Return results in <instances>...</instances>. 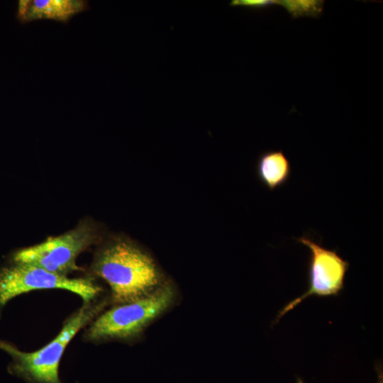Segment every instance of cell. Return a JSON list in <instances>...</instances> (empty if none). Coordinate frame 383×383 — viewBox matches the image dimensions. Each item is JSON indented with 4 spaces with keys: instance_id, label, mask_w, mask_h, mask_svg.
<instances>
[{
    "instance_id": "6da1fadb",
    "label": "cell",
    "mask_w": 383,
    "mask_h": 383,
    "mask_svg": "<svg viewBox=\"0 0 383 383\" xmlns=\"http://www.w3.org/2000/svg\"><path fill=\"white\" fill-rule=\"evenodd\" d=\"M91 269L108 284L116 305L142 299L164 282L152 257L123 238L106 243L95 254Z\"/></svg>"
},
{
    "instance_id": "7a4b0ae2",
    "label": "cell",
    "mask_w": 383,
    "mask_h": 383,
    "mask_svg": "<svg viewBox=\"0 0 383 383\" xmlns=\"http://www.w3.org/2000/svg\"><path fill=\"white\" fill-rule=\"evenodd\" d=\"M105 301L84 303L64 323L61 331L48 344L31 353L19 350L0 340V349L12 358L8 370L26 383H62L59 375L61 358L74 335L103 309Z\"/></svg>"
},
{
    "instance_id": "3957f363",
    "label": "cell",
    "mask_w": 383,
    "mask_h": 383,
    "mask_svg": "<svg viewBox=\"0 0 383 383\" xmlns=\"http://www.w3.org/2000/svg\"><path fill=\"white\" fill-rule=\"evenodd\" d=\"M174 297L173 286L163 282L149 295L116 305L99 316L85 331L84 338L94 343L133 339L169 309Z\"/></svg>"
},
{
    "instance_id": "277c9868",
    "label": "cell",
    "mask_w": 383,
    "mask_h": 383,
    "mask_svg": "<svg viewBox=\"0 0 383 383\" xmlns=\"http://www.w3.org/2000/svg\"><path fill=\"white\" fill-rule=\"evenodd\" d=\"M99 239L96 226L90 220L84 219L62 235L48 238L40 243L19 250L13 255V261L67 276L80 269L76 263L78 255Z\"/></svg>"
},
{
    "instance_id": "5b68a950",
    "label": "cell",
    "mask_w": 383,
    "mask_h": 383,
    "mask_svg": "<svg viewBox=\"0 0 383 383\" xmlns=\"http://www.w3.org/2000/svg\"><path fill=\"white\" fill-rule=\"evenodd\" d=\"M50 289L72 292L84 303L93 301L102 291L91 278H69L30 264L15 262L0 270V307L24 293Z\"/></svg>"
},
{
    "instance_id": "8992f818",
    "label": "cell",
    "mask_w": 383,
    "mask_h": 383,
    "mask_svg": "<svg viewBox=\"0 0 383 383\" xmlns=\"http://www.w3.org/2000/svg\"><path fill=\"white\" fill-rule=\"evenodd\" d=\"M296 240L309 248V288L300 296L288 303L279 312L275 322L309 296H336L344 287V279L349 262L343 259L335 250H329L307 235Z\"/></svg>"
},
{
    "instance_id": "52a82bcc",
    "label": "cell",
    "mask_w": 383,
    "mask_h": 383,
    "mask_svg": "<svg viewBox=\"0 0 383 383\" xmlns=\"http://www.w3.org/2000/svg\"><path fill=\"white\" fill-rule=\"evenodd\" d=\"M89 9L87 0H19L16 18L22 24L39 20L66 24L74 16Z\"/></svg>"
},
{
    "instance_id": "ba28073f",
    "label": "cell",
    "mask_w": 383,
    "mask_h": 383,
    "mask_svg": "<svg viewBox=\"0 0 383 383\" xmlns=\"http://www.w3.org/2000/svg\"><path fill=\"white\" fill-rule=\"evenodd\" d=\"M291 173V163L282 150L265 151L257 159L258 179L270 191L285 184Z\"/></svg>"
},
{
    "instance_id": "9c48e42d",
    "label": "cell",
    "mask_w": 383,
    "mask_h": 383,
    "mask_svg": "<svg viewBox=\"0 0 383 383\" xmlns=\"http://www.w3.org/2000/svg\"><path fill=\"white\" fill-rule=\"evenodd\" d=\"M276 4L284 8L292 18H317L321 14L323 1L319 0H282Z\"/></svg>"
},
{
    "instance_id": "30bf717a",
    "label": "cell",
    "mask_w": 383,
    "mask_h": 383,
    "mask_svg": "<svg viewBox=\"0 0 383 383\" xmlns=\"http://www.w3.org/2000/svg\"><path fill=\"white\" fill-rule=\"evenodd\" d=\"M276 4L275 0H233L230 5L250 9H264Z\"/></svg>"
}]
</instances>
